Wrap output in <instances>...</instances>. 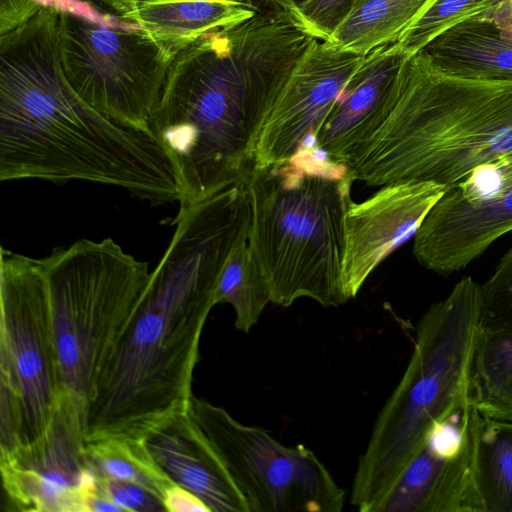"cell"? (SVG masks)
<instances>
[{"instance_id":"1","label":"cell","mask_w":512,"mask_h":512,"mask_svg":"<svg viewBox=\"0 0 512 512\" xmlns=\"http://www.w3.org/2000/svg\"><path fill=\"white\" fill-rule=\"evenodd\" d=\"M247 195L230 187L180 206L172 239L85 414V440H144L188 412L201 334L223 267L248 236Z\"/></svg>"},{"instance_id":"2","label":"cell","mask_w":512,"mask_h":512,"mask_svg":"<svg viewBox=\"0 0 512 512\" xmlns=\"http://www.w3.org/2000/svg\"><path fill=\"white\" fill-rule=\"evenodd\" d=\"M56 10L0 35V180L86 181L151 205L179 201L173 164L149 130L80 98L61 66Z\"/></svg>"},{"instance_id":"3","label":"cell","mask_w":512,"mask_h":512,"mask_svg":"<svg viewBox=\"0 0 512 512\" xmlns=\"http://www.w3.org/2000/svg\"><path fill=\"white\" fill-rule=\"evenodd\" d=\"M313 38L271 7L175 55L148 129L173 164L179 206L249 178L267 113Z\"/></svg>"},{"instance_id":"4","label":"cell","mask_w":512,"mask_h":512,"mask_svg":"<svg viewBox=\"0 0 512 512\" xmlns=\"http://www.w3.org/2000/svg\"><path fill=\"white\" fill-rule=\"evenodd\" d=\"M512 154V80L461 77L413 55L349 149L350 178L370 186L432 182L449 188Z\"/></svg>"},{"instance_id":"5","label":"cell","mask_w":512,"mask_h":512,"mask_svg":"<svg viewBox=\"0 0 512 512\" xmlns=\"http://www.w3.org/2000/svg\"><path fill=\"white\" fill-rule=\"evenodd\" d=\"M481 319V285L470 276L419 319L406 370L358 460L350 497L357 510L381 512L432 426L473 404L471 372Z\"/></svg>"},{"instance_id":"6","label":"cell","mask_w":512,"mask_h":512,"mask_svg":"<svg viewBox=\"0 0 512 512\" xmlns=\"http://www.w3.org/2000/svg\"><path fill=\"white\" fill-rule=\"evenodd\" d=\"M354 181L293 161L254 167L247 180L248 245L270 291L283 307L300 298L322 306L347 302L341 284L344 216Z\"/></svg>"},{"instance_id":"7","label":"cell","mask_w":512,"mask_h":512,"mask_svg":"<svg viewBox=\"0 0 512 512\" xmlns=\"http://www.w3.org/2000/svg\"><path fill=\"white\" fill-rule=\"evenodd\" d=\"M39 260L48 286L60 392L86 414L151 272L147 262L125 252L112 238L77 240Z\"/></svg>"},{"instance_id":"8","label":"cell","mask_w":512,"mask_h":512,"mask_svg":"<svg viewBox=\"0 0 512 512\" xmlns=\"http://www.w3.org/2000/svg\"><path fill=\"white\" fill-rule=\"evenodd\" d=\"M0 452L43 436L60 386L39 259L0 250Z\"/></svg>"},{"instance_id":"9","label":"cell","mask_w":512,"mask_h":512,"mask_svg":"<svg viewBox=\"0 0 512 512\" xmlns=\"http://www.w3.org/2000/svg\"><path fill=\"white\" fill-rule=\"evenodd\" d=\"M201 429L246 512H339L345 491L306 446H286L263 428L243 424L224 408L192 397Z\"/></svg>"},{"instance_id":"10","label":"cell","mask_w":512,"mask_h":512,"mask_svg":"<svg viewBox=\"0 0 512 512\" xmlns=\"http://www.w3.org/2000/svg\"><path fill=\"white\" fill-rule=\"evenodd\" d=\"M57 36L63 73L76 94L105 115L149 130L175 55L142 26L107 28L62 12Z\"/></svg>"},{"instance_id":"11","label":"cell","mask_w":512,"mask_h":512,"mask_svg":"<svg viewBox=\"0 0 512 512\" xmlns=\"http://www.w3.org/2000/svg\"><path fill=\"white\" fill-rule=\"evenodd\" d=\"M85 412L60 392L46 433L0 452L2 488L12 510L90 512L97 477L85 457Z\"/></svg>"},{"instance_id":"12","label":"cell","mask_w":512,"mask_h":512,"mask_svg":"<svg viewBox=\"0 0 512 512\" xmlns=\"http://www.w3.org/2000/svg\"><path fill=\"white\" fill-rule=\"evenodd\" d=\"M364 56L313 38L288 71L254 146V167L290 160L316 134Z\"/></svg>"},{"instance_id":"13","label":"cell","mask_w":512,"mask_h":512,"mask_svg":"<svg viewBox=\"0 0 512 512\" xmlns=\"http://www.w3.org/2000/svg\"><path fill=\"white\" fill-rule=\"evenodd\" d=\"M447 188L432 182L383 185L365 201L348 202L341 284L347 301L386 257L414 237Z\"/></svg>"},{"instance_id":"14","label":"cell","mask_w":512,"mask_h":512,"mask_svg":"<svg viewBox=\"0 0 512 512\" xmlns=\"http://www.w3.org/2000/svg\"><path fill=\"white\" fill-rule=\"evenodd\" d=\"M510 231L512 189L478 203H466L445 190L416 231L412 251L426 269L449 275L465 269Z\"/></svg>"},{"instance_id":"15","label":"cell","mask_w":512,"mask_h":512,"mask_svg":"<svg viewBox=\"0 0 512 512\" xmlns=\"http://www.w3.org/2000/svg\"><path fill=\"white\" fill-rule=\"evenodd\" d=\"M146 444L170 480L194 493L210 512H246L189 410L157 429L146 439Z\"/></svg>"},{"instance_id":"16","label":"cell","mask_w":512,"mask_h":512,"mask_svg":"<svg viewBox=\"0 0 512 512\" xmlns=\"http://www.w3.org/2000/svg\"><path fill=\"white\" fill-rule=\"evenodd\" d=\"M410 56L395 42L364 56L316 131L318 147L344 164L346 155L386 99Z\"/></svg>"},{"instance_id":"17","label":"cell","mask_w":512,"mask_h":512,"mask_svg":"<svg viewBox=\"0 0 512 512\" xmlns=\"http://www.w3.org/2000/svg\"><path fill=\"white\" fill-rule=\"evenodd\" d=\"M422 51L444 72L512 80V0H501L433 39Z\"/></svg>"},{"instance_id":"18","label":"cell","mask_w":512,"mask_h":512,"mask_svg":"<svg viewBox=\"0 0 512 512\" xmlns=\"http://www.w3.org/2000/svg\"><path fill=\"white\" fill-rule=\"evenodd\" d=\"M259 9L253 0H139L119 19L140 24L176 55L210 32L252 18Z\"/></svg>"},{"instance_id":"19","label":"cell","mask_w":512,"mask_h":512,"mask_svg":"<svg viewBox=\"0 0 512 512\" xmlns=\"http://www.w3.org/2000/svg\"><path fill=\"white\" fill-rule=\"evenodd\" d=\"M431 0H351L325 40L341 51L365 56L395 43Z\"/></svg>"},{"instance_id":"20","label":"cell","mask_w":512,"mask_h":512,"mask_svg":"<svg viewBox=\"0 0 512 512\" xmlns=\"http://www.w3.org/2000/svg\"><path fill=\"white\" fill-rule=\"evenodd\" d=\"M475 482L485 512H512V415L471 413Z\"/></svg>"},{"instance_id":"21","label":"cell","mask_w":512,"mask_h":512,"mask_svg":"<svg viewBox=\"0 0 512 512\" xmlns=\"http://www.w3.org/2000/svg\"><path fill=\"white\" fill-rule=\"evenodd\" d=\"M461 478L457 455L442 458L424 445L407 466L381 512H438L454 498Z\"/></svg>"},{"instance_id":"22","label":"cell","mask_w":512,"mask_h":512,"mask_svg":"<svg viewBox=\"0 0 512 512\" xmlns=\"http://www.w3.org/2000/svg\"><path fill=\"white\" fill-rule=\"evenodd\" d=\"M471 400L489 416L512 415V330H480L472 363Z\"/></svg>"},{"instance_id":"23","label":"cell","mask_w":512,"mask_h":512,"mask_svg":"<svg viewBox=\"0 0 512 512\" xmlns=\"http://www.w3.org/2000/svg\"><path fill=\"white\" fill-rule=\"evenodd\" d=\"M85 457L96 477L137 483L162 498L176 485L158 466L144 440L101 438L86 441Z\"/></svg>"},{"instance_id":"24","label":"cell","mask_w":512,"mask_h":512,"mask_svg":"<svg viewBox=\"0 0 512 512\" xmlns=\"http://www.w3.org/2000/svg\"><path fill=\"white\" fill-rule=\"evenodd\" d=\"M217 304L228 303L235 313L236 329L248 333L271 302L267 283L256 264L248 236L231 251L221 272L215 292Z\"/></svg>"},{"instance_id":"25","label":"cell","mask_w":512,"mask_h":512,"mask_svg":"<svg viewBox=\"0 0 512 512\" xmlns=\"http://www.w3.org/2000/svg\"><path fill=\"white\" fill-rule=\"evenodd\" d=\"M501 0H431L397 43L412 57L444 31Z\"/></svg>"},{"instance_id":"26","label":"cell","mask_w":512,"mask_h":512,"mask_svg":"<svg viewBox=\"0 0 512 512\" xmlns=\"http://www.w3.org/2000/svg\"><path fill=\"white\" fill-rule=\"evenodd\" d=\"M485 330H512V247L500 258L493 274L481 285Z\"/></svg>"},{"instance_id":"27","label":"cell","mask_w":512,"mask_h":512,"mask_svg":"<svg viewBox=\"0 0 512 512\" xmlns=\"http://www.w3.org/2000/svg\"><path fill=\"white\" fill-rule=\"evenodd\" d=\"M512 189V154L476 167L446 191L466 203L495 200Z\"/></svg>"},{"instance_id":"28","label":"cell","mask_w":512,"mask_h":512,"mask_svg":"<svg viewBox=\"0 0 512 512\" xmlns=\"http://www.w3.org/2000/svg\"><path fill=\"white\" fill-rule=\"evenodd\" d=\"M98 496L122 508L124 512H163V498L151 489L133 482L98 478Z\"/></svg>"},{"instance_id":"29","label":"cell","mask_w":512,"mask_h":512,"mask_svg":"<svg viewBox=\"0 0 512 512\" xmlns=\"http://www.w3.org/2000/svg\"><path fill=\"white\" fill-rule=\"evenodd\" d=\"M351 0H306L292 21L310 36L327 40L346 12Z\"/></svg>"},{"instance_id":"30","label":"cell","mask_w":512,"mask_h":512,"mask_svg":"<svg viewBox=\"0 0 512 512\" xmlns=\"http://www.w3.org/2000/svg\"><path fill=\"white\" fill-rule=\"evenodd\" d=\"M43 7L67 13L92 23L114 29H134L141 25L135 22L120 20L111 14H105L84 0H33Z\"/></svg>"},{"instance_id":"31","label":"cell","mask_w":512,"mask_h":512,"mask_svg":"<svg viewBox=\"0 0 512 512\" xmlns=\"http://www.w3.org/2000/svg\"><path fill=\"white\" fill-rule=\"evenodd\" d=\"M163 500L168 512H210L199 497L178 485L169 488Z\"/></svg>"},{"instance_id":"32","label":"cell","mask_w":512,"mask_h":512,"mask_svg":"<svg viewBox=\"0 0 512 512\" xmlns=\"http://www.w3.org/2000/svg\"><path fill=\"white\" fill-rule=\"evenodd\" d=\"M267 4L272 7L278 8L284 11L290 19L294 16L296 10L306 0H264Z\"/></svg>"},{"instance_id":"33","label":"cell","mask_w":512,"mask_h":512,"mask_svg":"<svg viewBox=\"0 0 512 512\" xmlns=\"http://www.w3.org/2000/svg\"><path fill=\"white\" fill-rule=\"evenodd\" d=\"M139 1V0H138Z\"/></svg>"}]
</instances>
